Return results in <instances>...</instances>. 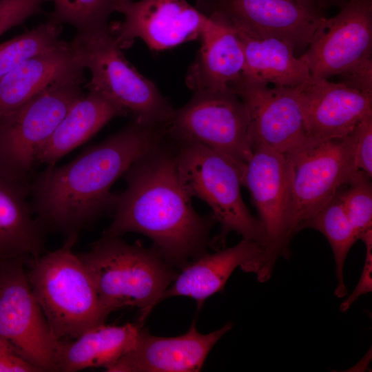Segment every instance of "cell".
<instances>
[{
    "label": "cell",
    "instance_id": "cell-1",
    "mask_svg": "<svg viewBox=\"0 0 372 372\" xmlns=\"http://www.w3.org/2000/svg\"><path fill=\"white\" fill-rule=\"evenodd\" d=\"M167 127L134 119L70 162L48 165L30 180L31 208L45 229L78 237L81 230L114 209L111 188L142 155L158 144Z\"/></svg>",
    "mask_w": 372,
    "mask_h": 372
},
{
    "label": "cell",
    "instance_id": "cell-2",
    "mask_svg": "<svg viewBox=\"0 0 372 372\" xmlns=\"http://www.w3.org/2000/svg\"><path fill=\"white\" fill-rule=\"evenodd\" d=\"M124 176L127 187L117 194L114 220L102 236L143 234L164 259L180 269L206 253L216 221L211 213L202 216L193 208L178 176L176 145L167 134Z\"/></svg>",
    "mask_w": 372,
    "mask_h": 372
},
{
    "label": "cell",
    "instance_id": "cell-3",
    "mask_svg": "<svg viewBox=\"0 0 372 372\" xmlns=\"http://www.w3.org/2000/svg\"><path fill=\"white\" fill-rule=\"evenodd\" d=\"M77 255L93 281L105 319L116 310L135 307L142 324L178 274L154 247L130 245L121 237L102 236Z\"/></svg>",
    "mask_w": 372,
    "mask_h": 372
},
{
    "label": "cell",
    "instance_id": "cell-4",
    "mask_svg": "<svg viewBox=\"0 0 372 372\" xmlns=\"http://www.w3.org/2000/svg\"><path fill=\"white\" fill-rule=\"evenodd\" d=\"M77 238L68 237L53 251L25 258L30 286L58 340H73L106 320L93 281L72 251Z\"/></svg>",
    "mask_w": 372,
    "mask_h": 372
},
{
    "label": "cell",
    "instance_id": "cell-5",
    "mask_svg": "<svg viewBox=\"0 0 372 372\" xmlns=\"http://www.w3.org/2000/svg\"><path fill=\"white\" fill-rule=\"evenodd\" d=\"M173 141L183 187L190 198L206 203L220 225V232L211 241L212 245L223 247L227 236L236 232L243 239L262 245L267 254L268 240L263 225L251 214L241 195L243 168L206 146Z\"/></svg>",
    "mask_w": 372,
    "mask_h": 372
},
{
    "label": "cell",
    "instance_id": "cell-6",
    "mask_svg": "<svg viewBox=\"0 0 372 372\" xmlns=\"http://www.w3.org/2000/svg\"><path fill=\"white\" fill-rule=\"evenodd\" d=\"M70 43L83 68L91 73L88 90L99 92L139 123L167 126L175 109L126 59L110 25L76 32Z\"/></svg>",
    "mask_w": 372,
    "mask_h": 372
},
{
    "label": "cell",
    "instance_id": "cell-7",
    "mask_svg": "<svg viewBox=\"0 0 372 372\" xmlns=\"http://www.w3.org/2000/svg\"><path fill=\"white\" fill-rule=\"evenodd\" d=\"M85 80L81 73L57 81L0 117V174L29 188L38 152L71 107L84 96Z\"/></svg>",
    "mask_w": 372,
    "mask_h": 372
},
{
    "label": "cell",
    "instance_id": "cell-8",
    "mask_svg": "<svg viewBox=\"0 0 372 372\" xmlns=\"http://www.w3.org/2000/svg\"><path fill=\"white\" fill-rule=\"evenodd\" d=\"M337 14L325 17L300 56L311 79L334 75L372 93V0H344Z\"/></svg>",
    "mask_w": 372,
    "mask_h": 372
},
{
    "label": "cell",
    "instance_id": "cell-9",
    "mask_svg": "<svg viewBox=\"0 0 372 372\" xmlns=\"http://www.w3.org/2000/svg\"><path fill=\"white\" fill-rule=\"evenodd\" d=\"M353 132L340 139L305 144L285 156L291 167V238L362 172L355 165Z\"/></svg>",
    "mask_w": 372,
    "mask_h": 372
},
{
    "label": "cell",
    "instance_id": "cell-10",
    "mask_svg": "<svg viewBox=\"0 0 372 372\" xmlns=\"http://www.w3.org/2000/svg\"><path fill=\"white\" fill-rule=\"evenodd\" d=\"M248 124L246 107L231 90L197 92L175 110L167 134L176 142L216 150L244 168L253 156Z\"/></svg>",
    "mask_w": 372,
    "mask_h": 372
},
{
    "label": "cell",
    "instance_id": "cell-11",
    "mask_svg": "<svg viewBox=\"0 0 372 372\" xmlns=\"http://www.w3.org/2000/svg\"><path fill=\"white\" fill-rule=\"evenodd\" d=\"M0 338L39 372L53 371L59 340L30 286L25 258L0 262Z\"/></svg>",
    "mask_w": 372,
    "mask_h": 372
},
{
    "label": "cell",
    "instance_id": "cell-12",
    "mask_svg": "<svg viewBox=\"0 0 372 372\" xmlns=\"http://www.w3.org/2000/svg\"><path fill=\"white\" fill-rule=\"evenodd\" d=\"M242 185L249 191L268 240L266 276L270 278L280 257L288 258L291 238L289 232L291 208V167L286 156L258 147L245 164Z\"/></svg>",
    "mask_w": 372,
    "mask_h": 372
},
{
    "label": "cell",
    "instance_id": "cell-13",
    "mask_svg": "<svg viewBox=\"0 0 372 372\" xmlns=\"http://www.w3.org/2000/svg\"><path fill=\"white\" fill-rule=\"evenodd\" d=\"M299 86L270 87L240 79L231 87L246 107L253 151L265 147L288 156L306 144Z\"/></svg>",
    "mask_w": 372,
    "mask_h": 372
},
{
    "label": "cell",
    "instance_id": "cell-14",
    "mask_svg": "<svg viewBox=\"0 0 372 372\" xmlns=\"http://www.w3.org/2000/svg\"><path fill=\"white\" fill-rule=\"evenodd\" d=\"M123 20L110 24L121 49L142 39L154 50H165L200 39L209 17L186 0H133L121 8Z\"/></svg>",
    "mask_w": 372,
    "mask_h": 372
},
{
    "label": "cell",
    "instance_id": "cell-15",
    "mask_svg": "<svg viewBox=\"0 0 372 372\" xmlns=\"http://www.w3.org/2000/svg\"><path fill=\"white\" fill-rule=\"evenodd\" d=\"M198 6L205 14L222 15L251 35L282 40L294 51L307 48L325 18L295 0H198Z\"/></svg>",
    "mask_w": 372,
    "mask_h": 372
},
{
    "label": "cell",
    "instance_id": "cell-16",
    "mask_svg": "<svg viewBox=\"0 0 372 372\" xmlns=\"http://www.w3.org/2000/svg\"><path fill=\"white\" fill-rule=\"evenodd\" d=\"M299 90L306 144L342 138L372 114V93L342 81L310 79Z\"/></svg>",
    "mask_w": 372,
    "mask_h": 372
},
{
    "label": "cell",
    "instance_id": "cell-17",
    "mask_svg": "<svg viewBox=\"0 0 372 372\" xmlns=\"http://www.w3.org/2000/svg\"><path fill=\"white\" fill-rule=\"evenodd\" d=\"M232 327L229 322L216 331L203 334L194 320L185 333L175 337L154 335L141 327L132 347L105 371H199L211 349Z\"/></svg>",
    "mask_w": 372,
    "mask_h": 372
},
{
    "label": "cell",
    "instance_id": "cell-18",
    "mask_svg": "<svg viewBox=\"0 0 372 372\" xmlns=\"http://www.w3.org/2000/svg\"><path fill=\"white\" fill-rule=\"evenodd\" d=\"M267 260L266 249L257 242L243 239L236 245L213 254H204L184 266L164 292L161 301L174 296L196 300L198 309L204 301L225 285L234 270L254 273L261 278Z\"/></svg>",
    "mask_w": 372,
    "mask_h": 372
},
{
    "label": "cell",
    "instance_id": "cell-19",
    "mask_svg": "<svg viewBox=\"0 0 372 372\" xmlns=\"http://www.w3.org/2000/svg\"><path fill=\"white\" fill-rule=\"evenodd\" d=\"M209 21L185 82L194 92L231 90L242 77L245 58L237 32L222 15L206 14Z\"/></svg>",
    "mask_w": 372,
    "mask_h": 372
},
{
    "label": "cell",
    "instance_id": "cell-20",
    "mask_svg": "<svg viewBox=\"0 0 372 372\" xmlns=\"http://www.w3.org/2000/svg\"><path fill=\"white\" fill-rule=\"evenodd\" d=\"M72 45L61 41L0 78V117L21 107L54 82L83 73Z\"/></svg>",
    "mask_w": 372,
    "mask_h": 372
},
{
    "label": "cell",
    "instance_id": "cell-21",
    "mask_svg": "<svg viewBox=\"0 0 372 372\" xmlns=\"http://www.w3.org/2000/svg\"><path fill=\"white\" fill-rule=\"evenodd\" d=\"M142 324L122 325L103 323L73 340H59L53 371L74 372L114 364L134 345Z\"/></svg>",
    "mask_w": 372,
    "mask_h": 372
},
{
    "label": "cell",
    "instance_id": "cell-22",
    "mask_svg": "<svg viewBox=\"0 0 372 372\" xmlns=\"http://www.w3.org/2000/svg\"><path fill=\"white\" fill-rule=\"evenodd\" d=\"M243 50L241 79L273 86L295 87L311 79L308 68L292 46L273 37H258L233 25Z\"/></svg>",
    "mask_w": 372,
    "mask_h": 372
},
{
    "label": "cell",
    "instance_id": "cell-23",
    "mask_svg": "<svg viewBox=\"0 0 372 372\" xmlns=\"http://www.w3.org/2000/svg\"><path fill=\"white\" fill-rule=\"evenodd\" d=\"M29 188L0 174V261L33 258L45 249V228L27 201Z\"/></svg>",
    "mask_w": 372,
    "mask_h": 372
},
{
    "label": "cell",
    "instance_id": "cell-24",
    "mask_svg": "<svg viewBox=\"0 0 372 372\" xmlns=\"http://www.w3.org/2000/svg\"><path fill=\"white\" fill-rule=\"evenodd\" d=\"M125 112L99 92L89 90L69 110L37 153L36 163L56 162L84 143L111 119Z\"/></svg>",
    "mask_w": 372,
    "mask_h": 372
},
{
    "label": "cell",
    "instance_id": "cell-25",
    "mask_svg": "<svg viewBox=\"0 0 372 372\" xmlns=\"http://www.w3.org/2000/svg\"><path fill=\"white\" fill-rule=\"evenodd\" d=\"M307 228L318 231L328 240L335 261L337 284L334 294L338 298H344L348 292L344 279L345 261L358 238L336 195L302 225V230Z\"/></svg>",
    "mask_w": 372,
    "mask_h": 372
},
{
    "label": "cell",
    "instance_id": "cell-26",
    "mask_svg": "<svg viewBox=\"0 0 372 372\" xmlns=\"http://www.w3.org/2000/svg\"><path fill=\"white\" fill-rule=\"evenodd\" d=\"M130 0H53L54 10L48 20L74 26L77 33L90 32L109 26L108 19L114 12Z\"/></svg>",
    "mask_w": 372,
    "mask_h": 372
},
{
    "label": "cell",
    "instance_id": "cell-27",
    "mask_svg": "<svg viewBox=\"0 0 372 372\" xmlns=\"http://www.w3.org/2000/svg\"><path fill=\"white\" fill-rule=\"evenodd\" d=\"M61 30V24L48 20L0 43V78L30 57L59 44Z\"/></svg>",
    "mask_w": 372,
    "mask_h": 372
},
{
    "label": "cell",
    "instance_id": "cell-28",
    "mask_svg": "<svg viewBox=\"0 0 372 372\" xmlns=\"http://www.w3.org/2000/svg\"><path fill=\"white\" fill-rule=\"evenodd\" d=\"M358 240L372 229L371 178L362 172L336 194Z\"/></svg>",
    "mask_w": 372,
    "mask_h": 372
},
{
    "label": "cell",
    "instance_id": "cell-29",
    "mask_svg": "<svg viewBox=\"0 0 372 372\" xmlns=\"http://www.w3.org/2000/svg\"><path fill=\"white\" fill-rule=\"evenodd\" d=\"M50 0L0 1V36L23 23L29 17L41 13V6Z\"/></svg>",
    "mask_w": 372,
    "mask_h": 372
},
{
    "label": "cell",
    "instance_id": "cell-30",
    "mask_svg": "<svg viewBox=\"0 0 372 372\" xmlns=\"http://www.w3.org/2000/svg\"><path fill=\"white\" fill-rule=\"evenodd\" d=\"M354 160L357 169L372 176V114L365 116L353 130Z\"/></svg>",
    "mask_w": 372,
    "mask_h": 372
},
{
    "label": "cell",
    "instance_id": "cell-31",
    "mask_svg": "<svg viewBox=\"0 0 372 372\" xmlns=\"http://www.w3.org/2000/svg\"><path fill=\"white\" fill-rule=\"evenodd\" d=\"M360 240L364 242L366 247L364 267L354 290L341 303L340 306L341 312L347 311L360 296L372 291V229L366 231Z\"/></svg>",
    "mask_w": 372,
    "mask_h": 372
},
{
    "label": "cell",
    "instance_id": "cell-32",
    "mask_svg": "<svg viewBox=\"0 0 372 372\" xmlns=\"http://www.w3.org/2000/svg\"><path fill=\"white\" fill-rule=\"evenodd\" d=\"M0 372H39L0 338Z\"/></svg>",
    "mask_w": 372,
    "mask_h": 372
},
{
    "label": "cell",
    "instance_id": "cell-33",
    "mask_svg": "<svg viewBox=\"0 0 372 372\" xmlns=\"http://www.w3.org/2000/svg\"><path fill=\"white\" fill-rule=\"evenodd\" d=\"M296 2L302 8L313 13L323 14L319 8L317 0H295Z\"/></svg>",
    "mask_w": 372,
    "mask_h": 372
},
{
    "label": "cell",
    "instance_id": "cell-34",
    "mask_svg": "<svg viewBox=\"0 0 372 372\" xmlns=\"http://www.w3.org/2000/svg\"><path fill=\"white\" fill-rule=\"evenodd\" d=\"M344 2V0H317L318 6L322 11L332 6L340 7Z\"/></svg>",
    "mask_w": 372,
    "mask_h": 372
},
{
    "label": "cell",
    "instance_id": "cell-35",
    "mask_svg": "<svg viewBox=\"0 0 372 372\" xmlns=\"http://www.w3.org/2000/svg\"><path fill=\"white\" fill-rule=\"evenodd\" d=\"M0 1H1V0H0Z\"/></svg>",
    "mask_w": 372,
    "mask_h": 372
},
{
    "label": "cell",
    "instance_id": "cell-36",
    "mask_svg": "<svg viewBox=\"0 0 372 372\" xmlns=\"http://www.w3.org/2000/svg\"><path fill=\"white\" fill-rule=\"evenodd\" d=\"M0 262H1V261H0Z\"/></svg>",
    "mask_w": 372,
    "mask_h": 372
}]
</instances>
